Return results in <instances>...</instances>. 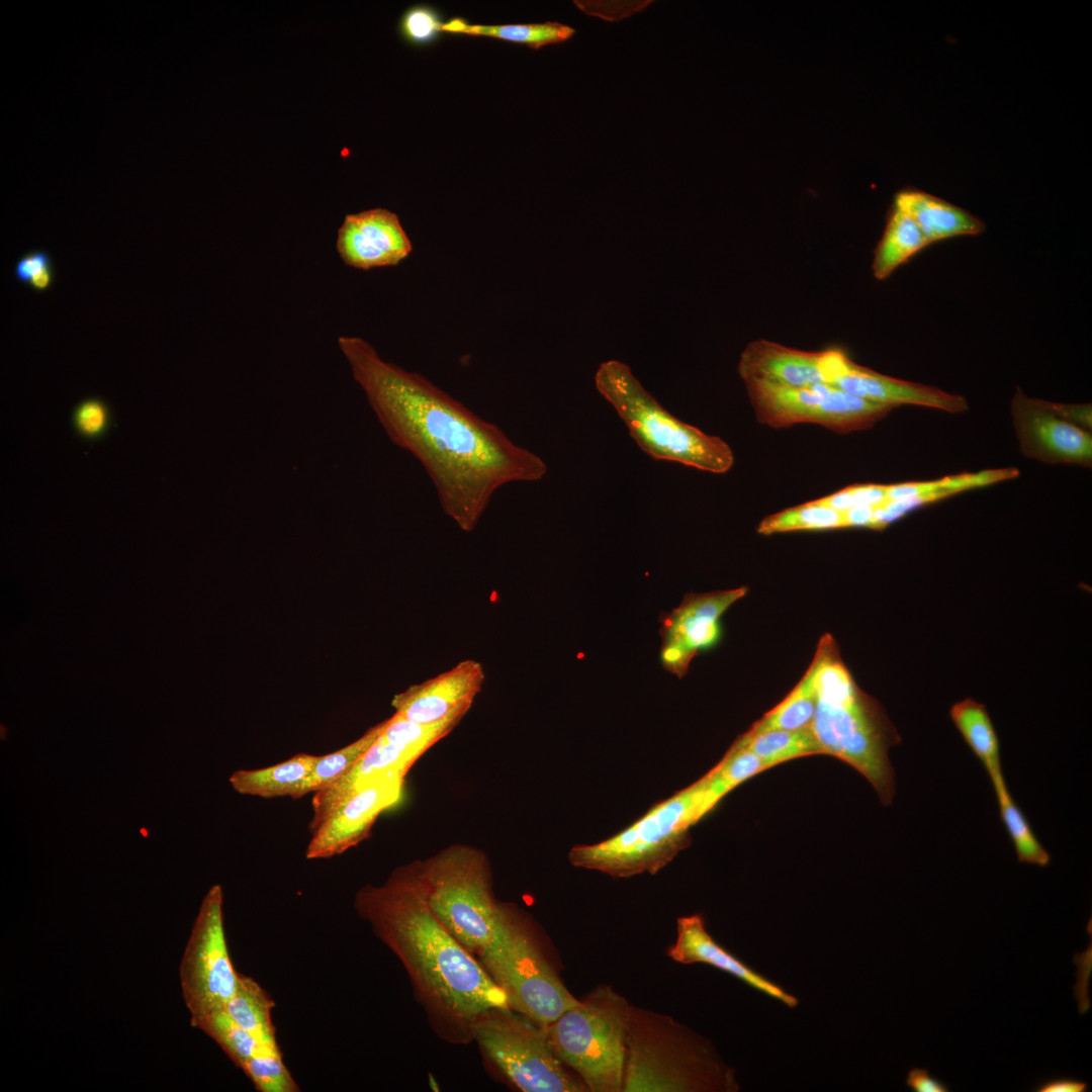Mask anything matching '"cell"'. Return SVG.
Listing matches in <instances>:
<instances>
[{
	"mask_svg": "<svg viewBox=\"0 0 1092 1092\" xmlns=\"http://www.w3.org/2000/svg\"><path fill=\"white\" fill-rule=\"evenodd\" d=\"M338 344L387 437L422 464L443 512L462 531L476 528L503 486L546 475L540 456L422 374L383 360L359 337Z\"/></svg>",
	"mask_w": 1092,
	"mask_h": 1092,
	"instance_id": "obj_1",
	"label": "cell"
},
{
	"mask_svg": "<svg viewBox=\"0 0 1092 1092\" xmlns=\"http://www.w3.org/2000/svg\"><path fill=\"white\" fill-rule=\"evenodd\" d=\"M354 908L399 960L442 1039L470 1042V1026L481 1013L509 1006L476 957L432 912L414 861L395 868L381 885L362 886Z\"/></svg>",
	"mask_w": 1092,
	"mask_h": 1092,
	"instance_id": "obj_2",
	"label": "cell"
},
{
	"mask_svg": "<svg viewBox=\"0 0 1092 1092\" xmlns=\"http://www.w3.org/2000/svg\"><path fill=\"white\" fill-rule=\"evenodd\" d=\"M817 703L811 730L823 754L858 770L884 805L892 802L895 775L889 748L900 741L883 707L855 684L834 639L824 635L813 659Z\"/></svg>",
	"mask_w": 1092,
	"mask_h": 1092,
	"instance_id": "obj_3",
	"label": "cell"
},
{
	"mask_svg": "<svg viewBox=\"0 0 1092 1092\" xmlns=\"http://www.w3.org/2000/svg\"><path fill=\"white\" fill-rule=\"evenodd\" d=\"M735 1070L708 1038L630 1004L622 1092H737Z\"/></svg>",
	"mask_w": 1092,
	"mask_h": 1092,
	"instance_id": "obj_4",
	"label": "cell"
},
{
	"mask_svg": "<svg viewBox=\"0 0 1092 1092\" xmlns=\"http://www.w3.org/2000/svg\"><path fill=\"white\" fill-rule=\"evenodd\" d=\"M601 395L615 408L630 436L651 458L711 473H725L734 462L730 446L675 418L642 386L630 367L603 362L595 375Z\"/></svg>",
	"mask_w": 1092,
	"mask_h": 1092,
	"instance_id": "obj_5",
	"label": "cell"
},
{
	"mask_svg": "<svg viewBox=\"0 0 1092 1092\" xmlns=\"http://www.w3.org/2000/svg\"><path fill=\"white\" fill-rule=\"evenodd\" d=\"M414 862L432 912L477 959L489 944L505 905L494 896L487 855L472 845L454 843Z\"/></svg>",
	"mask_w": 1092,
	"mask_h": 1092,
	"instance_id": "obj_6",
	"label": "cell"
},
{
	"mask_svg": "<svg viewBox=\"0 0 1092 1092\" xmlns=\"http://www.w3.org/2000/svg\"><path fill=\"white\" fill-rule=\"evenodd\" d=\"M705 779L657 803L621 832L595 844L576 845L569 862L613 878L655 875L690 844L689 830L708 813Z\"/></svg>",
	"mask_w": 1092,
	"mask_h": 1092,
	"instance_id": "obj_7",
	"label": "cell"
},
{
	"mask_svg": "<svg viewBox=\"0 0 1092 1092\" xmlns=\"http://www.w3.org/2000/svg\"><path fill=\"white\" fill-rule=\"evenodd\" d=\"M629 1008L601 984L545 1027L554 1053L588 1092H622Z\"/></svg>",
	"mask_w": 1092,
	"mask_h": 1092,
	"instance_id": "obj_8",
	"label": "cell"
},
{
	"mask_svg": "<svg viewBox=\"0 0 1092 1092\" xmlns=\"http://www.w3.org/2000/svg\"><path fill=\"white\" fill-rule=\"evenodd\" d=\"M505 993L509 1007L542 1027L577 1004L550 964L530 919L505 902L493 936L477 958Z\"/></svg>",
	"mask_w": 1092,
	"mask_h": 1092,
	"instance_id": "obj_9",
	"label": "cell"
},
{
	"mask_svg": "<svg viewBox=\"0 0 1092 1092\" xmlns=\"http://www.w3.org/2000/svg\"><path fill=\"white\" fill-rule=\"evenodd\" d=\"M470 1035L485 1060L519 1091L588 1092L554 1053L545 1027L509 1006L481 1013Z\"/></svg>",
	"mask_w": 1092,
	"mask_h": 1092,
	"instance_id": "obj_10",
	"label": "cell"
},
{
	"mask_svg": "<svg viewBox=\"0 0 1092 1092\" xmlns=\"http://www.w3.org/2000/svg\"><path fill=\"white\" fill-rule=\"evenodd\" d=\"M756 419L771 428L817 424L837 433L873 427L894 407L875 403L829 384L786 387L744 382Z\"/></svg>",
	"mask_w": 1092,
	"mask_h": 1092,
	"instance_id": "obj_11",
	"label": "cell"
},
{
	"mask_svg": "<svg viewBox=\"0 0 1092 1092\" xmlns=\"http://www.w3.org/2000/svg\"><path fill=\"white\" fill-rule=\"evenodd\" d=\"M222 905L221 887L211 886L181 959L180 985L190 1017L224 1008L236 991L238 972L228 949Z\"/></svg>",
	"mask_w": 1092,
	"mask_h": 1092,
	"instance_id": "obj_12",
	"label": "cell"
},
{
	"mask_svg": "<svg viewBox=\"0 0 1092 1092\" xmlns=\"http://www.w3.org/2000/svg\"><path fill=\"white\" fill-rule=\"evenodd\" d=\"M746 587L687 595L680 605L660 617L663 667L677 677L684 676L700 650L713 646L720 636L719 619Z\"/></svg>",
	"mask_w": 1092,
	"mask_h": 1092,
	"instance_id": "obj_13",
	"label": "cell"
},
{
	"mask_svg": "<svg viewBox=\"0 0 1092 1092\" xmlns=\"http://www.w3.org/2000/svg\"><path fill=\"white\" fill-rule=\"evenodd\" d=\"M821 352L825 384L854 396L893 407L914 404L947 413H963L968 410L967 400L961 395L894 378L858 365L840 347H830Z\"/></svg>",
	"mask_w": 1092,
	"mask_h": 1092,
	"instance_id": "obj_14",
	"label": "cell"
},
{
	"mask_svg": "<svg viewBox=\"0 0 1092 1092\" xmlns=\"http://www.w3.org/2000/svg\"><path fill=\"white\" fill-rule=\"evenodd\" d=\"M1011 415L1022 454L1049 464L1092 465L1091 433L1052 413L1017 387Z\"/></svg>",
	"mask_w": 1092,
	"mask_h": 1092,
	"instance_id": "obj_15",
	"label": "cell"
},
{
	"mask_svg": "<svg viewBox=\"0 0 1092 1092\" xmlns=\"http://www.w3.org/2000/svg\"><path fill=\"white\" fill-rule=\"evenodd\" d=\"M404 777H382L344 800L312 833L306 858L332 857L367 838L378 816L401 799Z\"/></svg>",
	"mask_w": 1092,
	"mask_h": 1092,
	"instance_id": "obj_16",
	"label": "cell"
},
{
	"mask_svg": "<svg viewBox=\"0 0 1092 1092\" xmlns=\"http://www.w3.org/2000/svg\"><path fill=\"white\" fill-rule=\"evenodd\" d=\"M484 679L482 665L466 659L395 695L392 707L395 713L416 723L461 720L480 693Z\"/></svg>",
	"mask_w": 1092,
	"mask_h": 1092,
	"instance_id": "obj_17",
	"label": "cell"
},
{
	"mask_svg": "<svg viewBox=\"0 0 1092 1092\" xmlns=\"http://www.w3.org/2000/svg\"><path fill=\"white\" fill-rule=\"evenodd\" d=\"M336 250L347 266L370 270L398 265L410 256L413 244L395 213L373 208L345 216Z\"/></svg>",
	"mask_w": 1092,
	"mask_h": 1092,
	"instance_id": "obj_18",
	"label": "cell"
},
{
	"mask_svg": "<svg viewBox=\"0 0 1092 1092\" xmlns=\"http://www.w3.org/2000/svg\"><path fill=\"white\" fill-rule=\"evenodd\" d=\"M666 954L679 964L702 963L726 972L789 1008H795L799 1004L796 996L719 944L707 930L701 914L677 918L675 940L667 947Z\"/></svg>",
	"mask_w": 1092,
	"mask_h": 1092,
	"instance_id": "obj_19",
	"label": "cell"
},
{
	"mask_svg": "<svg viewBox=\"0 0 1092 1092\" xmlns=\"http://www.w3.org/2000/svg\"><path fill=\"white\" fill-rule=\"evenodd\" d=\"M821 351H804L767 341L749 343L740 355L738 373L744 382L786 387L825 384Z\"/></svg>",
	"mask_w": 1092,
	"mask_h": 1092,
	"instance_id": "obj_20",
	"label": "cell"
},
{
	"mask_svg": "<svg viewBox=\"0 0 1092 1092\" xmlns=\"http://www.w3.org/2000/svg\"><path fill=\"white\" fill-rule=\"evenodd\" d=\"M420 757L399 749L380 735L352 768L329 787L314 792L311 801V834L344 800L371 782L393 774L406 775Z\"/></svg>",
	"mask_w": 1092,
	"mask_h": 1092,
	"instance_id": "obj_21",
	"label": "cell"
},
{
	"mask_svg": "<svg viewBox=\"0 0 1092 1092\" xmlns=\"http://www.w3.org/2000/svg\"><path fill=\"white\" fill-rule=\"evenodd\" d=\"M893 202L915 220L929 245L953 237L977 236L985 230L979 217L917 188L901 189Z\"/></svg>",
	"mask_w": 1092,
	"mask_h": 1092,
	"instance_id": "obj_22",
	"label": "cell"
},
{
	"mask_svg": "<svg viewBox=\"0 0 1092 1092\" xmlns=\"http://www.w3.org/2000/svg\"><path fill=\"white\" fill-rule=\"evenodd\" d=\"M949 716L965 742L985 768L993 789L1005 786L1000 741L985 705L966 698L950 707Z\"/></svg>",
	"mask_w": 1092,
	"mask_h": 1092,
	"instance_id": "obj_23",
	"label": "cell"
},
{
	"mask_svg": "<svg viewBox=\"0 0 1092 1092\" xmlns=\"http://www.w3.org/2000/svg\"><path fill=\"white\" fill-rule=\"evenodd\" d=\"M316 758V755L299 753L272 766L239 769L231 776L230 783L243 795L262 798L289 796L298 799Z\"/></svg>",
	"mask_w": 1092,
	"mask_h": 1092,
	"instance_id": "obj_24",
	"label": "cell"
},
{
	"mask_svg": "<svg viewBox=\"0 0 1092 1092\" xmlns=\"http://www.w3.org/2000/svg\"><path fill=\"white\" fill-rule=\"evenodd\" d=\"M929 246L915 220L894 202L890 206L883 235L872 263L878 280L888 278L899 266Z\"/></svg>",
	"mask_w": 1092,
	"mask_h": 1092,
	"instance_id": "obj_25",
	"label": "cell"
},
{
	"mask_svg": "<svg viewBox=\"0 0 1092 1092\" xmlns=\"http://www.w3.org/2000/svg\"><path fill=\"white\" fill-rule=\"evenodd\" d=\"M274 1006L273 999L258 982L238 972L236 991L228 1001L225 1010L262 1049L279 1052L272 1020Z\"/></svg>",
	"mask_w": 1092,
	"mask_h": 1092,
	"instance_id": "obj_26",
	"label": "cell"
},
{
	"mask_svg": "<svg viewBox=\"0 0 1092 1092\" xmlns=\"http://www.w3.org/2000/svg\"><path fill=\"white\" fill-rule=\"evenodd\" d=\"M816 703V663L813 660L791 693L756 721L747 732L760 733L769 730L809 728L813 721Z\"/></svg>",
	"mask_w": 1092,
	"mask_h": 1092,
	"instance_id": "obj_27",
	"label": "cell"
},
{
	"mask_svg": "<svg viewBox=\"0 0 1092 1092\" xmlns=\"http://www.w3.org/2000/svg\"><path fill=\"white\" fill-rule=\"evenodd\" d=\"M441 30L500 38L535 50L548 44L566 41L575 33L572 27L559 22L472 25L460 18H454L443 23Z\"/></svg>",
	"mask_w": 1092,
	"mask_h": 1092,
	"instance_id": "obj_28",
	"label": "cell"
},
{
	"mask_svg": "<svg viewBox=\"0 0 1092 1092\" xmlns=\"http://www.w3.org/2000/svg\"><path fill=\"white\" fill-rule=\"evenodd\" d=\"M734 743L755 753L767 768L794 758L823 754L810 727L800 730L745 732Z\"/></svg>",
	"mask_w": 1092,
	"mask_h": 1092,
	"instance_id": "obj_29",
	"label": "cell"
},
{
	"mask_svg": "<svg viewBox=\"0 0 1092 1092\" xmlns=\"http://www.w3.org/2000/svg\"><path fill=\"white\" fill-rule=\"evenodd\" d=\"M1019 471L1011 467L963 473L929 481L888 484V500L921 493L928 505L965 490L1017 477Z\"/></svg>",
	"mask_w": 1092,
	"mask_h": 1092,
	"instance_id": "obj_30",
	"label": "cell"
},
{
	"mask_svg": "<svg viewBox=\"0 0 1092 1092\" xmlns=\"http://www.w3.org/2000/svg\"><path fill=\"white\" fill-rule=\"evenodd\" d=\"M766 769L755 753L733 743L722 760L704 776L707 813L733 789Z\"/></svg>",
	"mask_w": 1092,
	"mask_h": 1092,
	"instance_id": "obj_31",
	"label": "cell"
},
{
	"mask_svg": "<svg viewBox=\"0 0 1092 1092\" xmlns=\"http://www.w3.org/2000/svg\"><path fill=\"white\" fill-rule=\"evenodd\" d=\"M994 792L1001 821L1012 841L1017 860L1040 868L1050 866L1051 854L1037 839L1007 785L995 789Z\"/></svg>",
	"mask_w": 1092,
	"mask_h": 1092,
	"instance_id": "obj_32",
	"label": "cell"
},
{
	"mask_svg": "<svg viewBox=\"0 0 1092 1092\" xmlns=\"http://www.w3.org/2000/svg\"><path fill=\"white\" fill-rule=\"evenodd\" d=\"M190 1023L210 1036L240 1069L249 1058L261 1051H268L262 1049L254 1037L232 1018L225 1008L190 1017Z\"/></svg>",
	"mask_w": 1092,
	"mask_h": 1092,
	"instance_id": "obj_33",
	"label": "cell"
},
{
	"mask_svg": "<svg viewBox=\"0 0 1092 1092\" xmlns=\"http://www.w3.org/2000/svg\"><path fill=\"white\" fill-rule=\"evenodd\" d=\"M384 724L385 721H382L371 727L356 741L335 752L317 756L313 768L303 785L301 797L329 787L347 774L379 737Z\"/></svg>",
	"mask_w": 1092,
	"mask_h": 1092,
	"instance_id": "obj_34",
	"label": "cell"
},
{
	"mask_svg": "<svg viewBox=\"0 0 1092 1092\" xmlns=\"http://www.w3.org/2000/svg\"><path fill=\"white\" fill-rule=\"evenodd\" d=\"M836 528H846L844 513L812 500L764 518L759 523L757 532L762 535H771Z\"/></svg>",
	"mask_w": 1092,
	"mask_h": 1092,
	"instance_id": "obj_35",
	"label": "cell"
},
{
	"mask_svg": "<svg viewBox=\"0 0 1092 1092\" xmlns=\"http://www.w3.org/2000/svg\"><path fill=\"white\" fill-rule=\"evenodd\" d=\"M461 720L439 723H416L394 713L385 724L380 736L395 747L421 757L429 748L447 736Z\"/></svg>",
	"mask_w": 1092,
	"mask_h": 1092,
	"instance_id": "obj_36",
	"label": "cell"
},
{
	"mask_svg": "<svg viewBox=\"0 0 1092 1092\" xmlns=\"http://www.w3.org/2000/svg\"><path fill=\"white\" fill-rule=\"evenodd\" d=\"M241 1070L260 1092H298L300 1088L285 1066L281 1052L261 1051Z\"/></svg>",
	"mask_w": 1092,
	"mask_h": 1092,
	"instance_id": "obj_37",
	"label": "cell"
},
{
	"mask_svg": "<svg viewBox=\"0 0 1092 1092\" xmlns=\"http://www.w3.org/2000/svg\"><path fill=\"white\" fill-rule=\"evenodd\" d=\"M888 500V484H855L830 495L815 499L816 503L844 512L853 507H877Z\"/></svg>",
	"mask_w": 1092,
	"mask_h": 1092,
	"instance_id": "obj_38",
	"label": "cell"
},
{
	"mask_svg": "<svg viewBox=\"0 0 1092 1092\" xmlns=\"http://www.w3.org/2000/svg\"><path fill=\"white\" fill-rule=\"evenodd\" d=\"M110 413L100 398L90 397L79 402L73 412V425L79 436L86 440L102 437L108 429Z\"/></svg>",
	"mask_w": 1092,
	"mask_h": 1092,
	"instance_id": "obj_39",
	"label": "cell"
},
{
	"mask_svg": "<svg viewBox=\"0 0 1092 1092\" xmlns=\"http://www.w3.org/2000/svg\"><path fill=\"white\" fill-rule=\"evenodd\" d=\"M442 24L428 8L414 7L403 14L400 30L411 41L426 42L441 31Z\"/></svg>",
	"mask_w": 1092,
	"mask_h": 1092,
	"instance_id": "obj_40",
	"label": "cell"
},
{
	"mask_svg": "<svg viewBox=\"0 0 1092 1092\" xmlns=\"http://www.w3.org/2000/svg\"><path fill=\"white\" fill-rule=\"evenodd\" d=\"M1092 940L1090 933V942L1087 948L1083 952H1076L1074 954V963L1077 966L1076 972V984L1074 986L1075 998L1078 1002V1010L1082 1015L1086 1013L1091 1006L1088 986L1092 970Z\"/></svg>",
	"mask_w": 1092,
	"mask_h": 1092,
	"instance_id": "obj_41",
	"label": "cell"
},
{
	"mask_svg": "<svg viewBox=\"0 0 1092 1092\" xmlns=\"http://www.w3.org/2000/svg\"><path fill=\"white\" fill-rule=\"evenodd\" d=\"M54 266L52 257L44 250H34L22 255L14 266V277L20 283L27 284L37 273Z\"/></svg>",
	"mask_w": 1092,
	"mask_h": 1092,
	"instance_id": "obj_42",
	"label": "cell"
},
{
	"mask_svg": "<svg viewBox=\"0 0 1092 1092\" xmlns=\"http://www.w3.org/2000/svg\"><path fill=\"white\" fill-rule=\"evenodd\" d=\"M1043 404L1059 418L1074 424L1086 431H1091L1092 410L1091 404H1067L1042 400Z\"/></svg>",
	"mask_w": 1092,
	"mask_h": 1092,
	"instance_id": "obj_43",
	"label": "cell"
},
{
	"mask_svg": "<svg viewBox=\"0 0 1092 1092\" xmlns=\"http://www.w3.org/2000/svg\"><path fill=\"white\" fill-rule=\"evenodd\" d=\"M905 1084L914 1092H948L949 1087L930 1076L924 1068H912L905 1079Z\"/></svg>",
	"mask_w": 1092,
	"mask_h": 1092,
	"instance_id": "obj_44",
	"label": "cell"
},
{
	"mask_svg": "<svg viewBox=\"0 0 1092 1092\" xmlns=\"http://www.w3.org/2000/svg\"><path fill=\"white\" fill-rule=\"evenodd\" d=\"M1088 1084L1082 1080L1060 1077L1049 1079L1040 1083L1034 1091L1037 1092H1085Z\"/></svg>",
	"mask_w": 1092,
	"mask_h": 1092,
	"instance_id": "obj_45",
	"label": "cell"
},
{
	"mask_svg": "<svg viewBox=\"0 0 1092 1092\" xmlns=\"http://www.w3.org/2000/svg\"><path fill=\"white\" fill-rule=\"evenodd\" d=\"M875 507H853L844 511L845 527L873 528Z\"/></svg>",
	"mask_w": 1092,
	"mask_h": 1092,
	"instance_id": "obj_46",
	"label": "cell"
},
{
	"mask_svg": "<svg viewBox=\"0 0 1092 1092\" xmlns=\"http://www.w3.org/2000/svg\"><path fill=\"white\" fill-rule=\"evenodd\" d=\"M55 281V269L54 266L49 267L34 275L27 283V285L35 292H43L52 287Z\"/></svg>",
	"mask_w": 1092,
	"mask_h": 1092,
	"instance_id": "obj_47",
	"label": "cell"
}]
</instances>
